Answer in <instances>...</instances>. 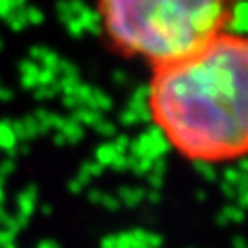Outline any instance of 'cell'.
I'll return each mask as SVG.
<instances>
[{"label":"cell","mask_w":248,"mask_h":248,"mask_svg":"<svg viewBox=\"0 0 248 248\" xmlns=\"http://www.w3.org/2000/svg\"><path fill=\"white\" fill-rule=\"evenodd\" d=\"M149 108L178 153L201 162L248 155V35L228 30L155 68Z\"/></svg>","instance_id":"obj_1"},{"label":"cell","mask_w":248,"mask_h":248,"mask_svg":"<svg viewBox=\"0 0 248 248\" xmlns=\"http://www.w3.org/2000/svg\"><path fill=\"white\" fill-rule=\"evenodd\" d=\"M230 13V0H99V18L114 48L155 68L226 31Z\"/></svg>","instance_id":"obj_2"}]
</instances>
